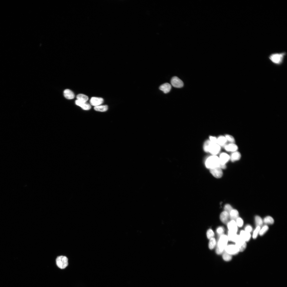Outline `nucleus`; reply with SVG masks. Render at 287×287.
<instances>
[{"label": "nucleus", "mask_w": 287, "mask_h": 287, "mask_svg": "<svg viewBox=\"0 0 287 287\" xmlns=\"http://www.w3.org/2000/svg\"><path fill=\"white\" fill-rule=\"evenodd\" d=\"M228 239V236L223 234L221 236L219 241L216 253L218 254L222 253L227 245Z\"/></svg>", "instance_id": "obj_1"}, {"label": "nucleus", "mask_w": 287, "mask_h": 287, "mask_svg": "<svg viewBox=\"0 0 287 287\" xmlns=\"http://www.w3.org/2000/svg\"><path fill=\"white\" fill-rule=\"evenodd\" d=\"M220 164L219 158L216 155L209 157L207 159L205 162L206 167L210 169L219 167Z\"/></svg>", "instance_id": "obj_2"}, {"label": "nucleus", "mask_w": 287, "mask_h": 287, "mask_svg": "<svg viewBox=\"0 0 287 287\" xmlns=\"http://www.w3.org/2000/svg\"><path fill=\"white\" fill-rule=\"evenodd\" d=\"M285 54V52L273 53L270 55L269 58L270 61L274 64L280 65L283 63Z\"/></svg>", "instance_id": "obj_3"}, {"label": "nucleus", "mask_w": 287, "mask_h": 287, "mask_svg": "<svg viewBox=\"0 0 287 287\" xmlns=\"http://www.w3.org/2000/svg\"><path fill=\"white\" fill-rule=\"evenodd\" d=\"M56 263L58 268L61 269H64L68 266V259L65 256L58 257L56 259Z\"/></svg>", "instance_id": "obj_4"}, {"label": "nucleus", "mask_w": 287, "mask_h": 287, "mask_svg": "<svg viewBox=\"0 0 287 287\" xmlns=\"http://www.w3.org/2000/svg\"><path fill=\"white\" fill-rule=\"evenodd\" d=\"M220 150V146L217 144L213 143L210 141L206 152H209L213 155H216L219 153Z\"/></svg>", "instance_id": "obj_5"}, {"label": "nucleus", "mask_w": 287, "mask_h": 287, "mask_svg": "<svg viewBox=\"0 0 287 287\" xmlns=\"http://www.w3.org/2000/svg\"><path fill=\"white\" fill-rule=\"evenodd\" d=\"M235 243V245L238 248L239 252H243L246 249V242L241 238L239 235Z\"/></svg>", "instance_id": "obj_6"}, {"label": "nucleus", "mask_w": 287, "mask_h": 287, "mask_svg": "<svg viewBox=\"0 0 287 287\" xmlns=\"http://www.w3.org/2000/svg\"><path fill=\"white\" fill-rule=\"evenodd\" d=\"M224 250L232 256L236 255L239 252L237 246L233 245H227Z\"/></svg>", "instance_id": "obj_7"}, {"label": "nucleus", "mask_w": 287, "mask_h": 287, "mask_svg": "<svg viewBox=\"0 0 287 287\" xmlns=\"http://www.w3.org/2000/svg\"><path fill=\"white\" fill-rule=\"evenodd\" d=\"M171 83L172 86L176 88H181L184 86L183 82L176 76L172 77L171 80Z\"/></svg>", "instance_id": "obj_8"}, {"label": "nucleus", "mask_w": 287, "mask_h": 287, "mask_svg": "<svg viewBox=\"0 0 287 287\" xmlns=\"http://www.w3.org/2000/svg\"><path fill=\"white\" fill-rule=\"evenodd\" d=\"M210 172L214 177L217 178H221L223 175L221 169L219 167L210 169Z\"/></svg>", "instance_id": "obj_9"}, {"label": "nucleus", "mask_w": 287, "mask_h": 287, "mask_svg": "<svg viewBox=\"0 0 287 287\" xmlns=\"http://www.w3.org/2000/svg\"><path fill=\"white\" fill-rule=\"evenodd\" d=\"M103 102L102 98L96 97L91 98L90 100L91 105L95 107L100 105Z\"/></svg>", "instance_id": "obj_10"}, {"label": "nucleus", "mask_w": 287, "mask_h": 287, "mask_svg": "<svg viewBox=\"0 0 287 287\" xmlns=\"http://www.w3.org/2000/svg\"><path fill=\"white\" fill-rule=\"evenodd\" d=\"M227 224L229 231L233 233H237L238 231V226L235 221L231 220L229 221Z\"/></svg>", "instance_id": "obj_11"}, {"label": "nucleus", "mask_w": 287, "mask_h": 287, "mask_svg": "<svg viewBox=\"0 0 287 287\" xmlns=\"http://www.w3.org/2000/svg\"><path fill=\"white\" fill-rule=\"evenodd\" d=\"M219 158L220 164L225 165L230 160V156L226 153H223L220 154Z\"/></svg>", "instance_id": "obj_12"}, {"label": "nucleus", "mask_w": 287, "mask_h": 287, "mask_svg": "<svg viewBox=\"0 0 287 287\" xmlns=\"http://www.w3.org/2000/svg\"><path fill=\"white\" fill-rule=\"evenodd\" d=\"M224 147L225 150L232 152L237 151L238 149L237 146L234 143H230Z\"/></svg>", "instance_id": "obj_13"}, {"label": "nucleus", "mask_w": 287, "mask_h": 287, "mask_svg": "<svg viewBox=\"0 0 287 287\" xmlns=\"http://www.w3.org/2000/svg\"><path fill=\"white\" fill-rule=\"evenodd\" d=\"M75 103L76 105L80 107L83 109L84 110H89L91 108L90 104L87 102H83L78 100H76L75 101Z\"/></svg>", "instance_id": "obj_14"}, {"label": "nucleus", "mask_w": 287, "mask_h": 287, "mask_svg": "<svg viewBox=\"0 0 287 287\" xmlns=\"http://www.w3.org/2000/svg\"><path fill=\"white\" fill-rule=\"evenodd\" d=\"M230 218L229 214L225 211L222 212L220 215V219L222 222L224 224H227L229 222Z\"/></svg>", "instance_id": "obj_15"}, {"label": "nucleus", "mask_w": 287, "mask_h": 287, "mask_svg": "<svg viewBox=\"0 0 287 287\" xmlns=\"http://www.w3.org/2000/svg\"><path fill=\"white\" fill-rule=\"evenodd\" d=\"M172 88L171 85L168 83H165L161 85L159 89L163 91L165 94L167 93L170 92Z\"/></svg>", "instance_id": "obj_16"}, {"label": "nucleus", "mask_w": 287, "mask_h": 287, "mask_svg": "<svg viewBox=\"0 0 287 287\" xmlns=\"http://www.w3.org/2000/svg\"><path fill=\"white\" fill-rule=\"evenodd\" d=\"M239 235L246 242L249 241L251 237L250 233L243 230L241 231Z\"/></svg>", "instance_id": "obj_17"}, {"label": "nucleus", "mask_w": 287, "mask_h": 287, "mask_svg": "<svg viewBox=\"0 0 287 287\" xmlns=\"http://www.w3.org/2000/svg\"><path fill=\"white\" fill-rule=\"evenodd\" d=\"M64 95L67 99L71 100L74 99L75 95L72 91L69 89L65 90L64 92Z\"/></svg>", "instance_id": "obj_18"}, {"label": "nucleus", "mask_w": 287, "mask_h": 287, "mask_svg": "<svg viewBox=\"0 0 287 287\" xmlns=\"http://www.w3.org/2000/svg\"><path fill=\"white\" fill-rule=\"evenodd\" d=\"M241 157V153L237 151L232 152L230 156V160L233 162L239 160Z\"/></svg>", "instance_id": "obj_19"}, {"label": "nucleus", "mask_w": 287, "mask_h": 287, "mask_svg": "<svg viewBox=\"0 0 287 287\" xmlns=\"http://www.w3.org/2000/svg\"><path fill=\"white\" fill-rule=\"evenodd\" d=\"M228 236V240L235 243L239 235L236 233H233L229 231Z\"/></svg>", "instance_id": "obj_20"}, {"label": "nucleus", "mask_w": 287, "mask_h": 287, "mask_svg": "<svg viewBox=\"0 0 287 287\" xmlns=\"http://www.w3.org/2000/svg\"><path fill=\"white\" fill-rule=\"evenodd\" d=\"M230 218L231 220L236 221L239 217V214L238 211L235 209H233L229 214Z\"/></svg>", "instance_id": "obj_21"}, {"label": "nucleus", "mask_w": 287, "mask_h": 287, "mask_svg": "<svg viewBox=\"0 0 287 287\" xmlns=\"http://www.w3.org/2000/svg\"><path fill=\"white\" fill-rule=\"evenodd\" d=\"M227 141L225 136H221L217 138V144L220 146H224Z\"/></svg>", "instance_id": "obj_22"}, {"label": "nucleus", "mask_w": 287, "mask_h": 287, "mask_svg": "<svg viewBox=\"0 0 287 287\" xmlns=\"http://www.w3.org/2000/svg\"><path fill=\"white\" fill-rule=\"evenodd\" d=\"M77 100L83 102H87L89 100V98L87 95L83 94H80L77 96Z\"/></svg>", "instance_id": "obj_23"}, {"label": "nucleus", "mask_w": 287, "mask_h": 287, "mask_svg": "<svg viewBox=\"0 0 287 287\" xmlns=\"http://www.w3.org/2000/svg\"><path fill=\"white\" fill-rule=\"evenodd\" d=\"M94 109L97 111L105 112L107 110L108 106L107 105H100L94 107Z\"/></svg>", "instance_id": "obj_24"}, {"label": "nucleus", "mask_w": 287, "mask_h": 287, "mask_svg": "<svg viewBox=\"0 0 287 287\" xmlns=\"http://www.w3.org/2000/svg\"><path fill=\"white\" fill-rule=\"evenodd\" d=\"M263 222L266 224H272L274 223V220L270 216H267L264 219Z\"/></svg>", "instance_id": "obj_25"}, {"label": "nucleus", "mask_w": 287, "mask_h": 287, "mask_svg": "<svg viewBox=\"0 0 287 287\" xmlns=\"http://www.w3.org/2000/svg\"><path fill=\"white\" fill-rule=\"evenodd\" d=\"M224 251L222 256L223 259L226 261H230L232 259V256L227 253L225 250Z\"/></svg>", "instance_id": "obj_26"}, {"label": "nucleus", "mask_w": 287, "mask_h": 287, "mask_svg": "<svg viewBox=\"0 0 287 287\" xmlns=\"http://www.w3.org/2000/svg\"><path fill=\"white\" fill-rule=\"evenodd\" d=\"M255 221L257 226H259L260 227L262 225L263 221L261 218L259 216H257L255 217Z\"/></svg>", "instance_id": "obj_27"}, {"label": "nucleus", "mask_w": 287, "mask_h": 287, "mask_svg": "<svg viewBox=\"0 0 287 287\" xmlns=\"http://www.w3.org/2000/svg\"><path fill=\"white\" fill-rule=\"evenodd\" d=\"M216 244V240L214 238H212L210 239L209 243V247L210 249L212 250L214 248Z\"/></svg>", "instance_id": "obj_28"}, {"label": "nucleus", "mask_w": 287, "mask_h": 287, "mask_svg": "<svg viewBox=\"0 0 287 287\" xmlns=\"http://www.w3.org/2000/svg\"><path fill=\"white\" fill-rule=\"evenodd\" d=\"M269 229V227L267 225L264 226L261 229H260L259 234L261 236H262Z\"/></svg>", "instance_id": "obj_29"}, {"label": "nucleus", "mask_w": 287, "mask_h": 287, "mask_svg": "<svg viewBox=\"0 0 287 287\" xmlns=\"http://www.w3.org/2000/svg\"><path fill=\"white\" fill-rule=\"evenodd\" d=\"M260 229V227L257 226L255 230H254L253 235V237L254 239H255L257 238L259 234Z\"/></svg>", "instance_id": "obj_30"}, {"label": "nucleus", "mask_w": 287, "mask_h": 287, "mask_svg": "<svg viewBox=\"0 0 287 287\" xmlns=\"http://www.w3.org/2000/svg\"><path fill=\"white\" fill-rule=\"evenodd\" d=\"M225 137L227 141L231 143H234L235 142V140L232 136L229 135H226Z\"/></svg>", "instance_id": "obj_31"}, {"label": "nucleus", "mask_w": 287, "mask_h": 287, "mask_svg": "<svg viewBox=\"0 0 287 287\" xmlns=\"http://www.w3.org/2000/svg\"><path fill=\"white\" fill-rule=\"evenodd\" d=\"M207 238L210 239L213 238L214 236V233L213 231L210 229L208 230L207 233Z\"/></svg>", "instance_id": "obj_32"}, {"label": "nucleus", "mask_w": 287, "mask_h": 287, "mask_svg": "<svg viewBox=\"0 0 287 287\" xmlns=\"http://www.w3.org/2000/svg\"><path fill=\"white\" fill-rule=\"evenodd\" d=\"M236 223L238 227H242L243 225L244 221L241 218L239 217L236 221Z\"/></svg>", "instance_id": "obj_33"}, {"label": "nucleus", "mask_w": 287, "mask_h": 287, "mask_svg": "<svg viewBox=\"0 0 287 287\" xmlns=\"http://www.w3.org/2000/svg\"><path fill=\"white\" fill-rule=\"evenodd\" d=\"M233 209L232 206L229 204L226 205L224 207L225 211L227 212L229 214Z\"/></svg>", "instance_id": "obj_34"}, {"label": "nucleus", "mask_w": 287, "mask_h": 287, "mask_svg": "<svg viewBox=\"0 0 287 287\" xmlns=\"http://www.w3.org/2000/svg\"><path fill=\"white\" fill-rule=\"evenodd\" d=\"M224 231V230L223 228L222 227H219L218 228L217 230V233L220 235L221 236L223 235V234Z\"/></svg>", "instance_id": "obj_35"}, {"label": "nucleus", "mask_w": 287, "mask_h": 287, "mask_svg": "<svg viewBox=\"0 0 287 287\" xmlns=\"http://www.w3.org/2000/svg\"><path fill=\"white\" fill-rule=\"evenodd\" d=\"M252 230V227L249 225H246L245 228V231L249 233L251 232Z\"/></svg>", "instance_id": "obj_36"}, {"label": "nucleus", "mask_w": 287, "mask_h": 287, "mask_svg": "<svg viewBox=\"0 0 287 287\" xmlns=\"http://www.w3.org/2000/svg\"><path fill=\"white\" fill-rule=\"evenodd\" d=\"M210 140L212 143L217 144V138L215 137L210 136Z\"/></svg>", "instance_id": "obj_37"}, {"label": "nucleus", "mask_w": 287, "mask_h": 287, "mask_svg": "<svg viewBox=\"0 0 287 287\" xmlns=\"http://www.w3.org/2000/svg\"><path fill=\"white\" fill-rule=\"evenodd\" d=\"M219 167L221 169H225L226 167L225 165L221 164H220Z\"/></svg>", "instance_id": "obj_38"}]
</instances>
